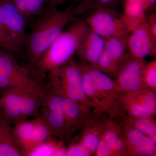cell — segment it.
Listing matches in <instances>:
<instances>
[{
	"instance_id": "6da1fadb",
	"label": "cell",
	"mask_w": 156,
	"mask_h": 156,
	"mask_svg": "<svg viewBox=\"0 0 156 156\" xmlns=\"http://www.w3.org/2000/svg\"><path fill=\"white\" fill-rule=\"evenodd\" d=\"M76 14L72 7L62 10L45 7L41 13L35 17L24 46L31 71L67 26L77 19Z\"/></svg>"
},
{
	"instance_id": "7a4b0ae2",
	"label": "cell",
	"mask_w": 156,
	"mask_h": 156,
	"mask_svg": "<svg viewBox=\"0 0 156 156\" xmlns=\"http://www.w3.org/2000/svg\"><path fill=\"white\" fill-rule=\"evenodd\" d=\"M43 79L33 75L26 83L0 92L2 115L7 122L15 124L38 115L50 87Z\"/></svg>"
},
{
	"instance_id": "3957f363",
	"label": "cell",
	"mask_w": 156,
	"mask_h": 156,
	"mask_svg": "<svg viewBox=\"0 0 156 156\" xmlns=\"http://www.w3.org/2000/svg\"><path fill=\"white\" fill-rule=\"evenodd\" d=\"M66 28L37 62L31 70L37 77L44 78L53 70L67 63L76 54L90 30L86 21L76 20Z\"/></svg>"
},
{
	"instance_id": "277c9868",
	"label": "cell",
	"mask_w": 156,
	"mask_h": 156,
	"mask_svg": "<svg viewBox=\"0 0 156 156\" xmlns=\"http://www.w3.org/2000/svg\"><path fill=\"white\" fill-rule=\"evenodd\" d=\"M85 93L93 107L115 114L116 104H120L115 83L108 75L96 68L80 65Z\"/></svg>"
},
{
	"instance_id": "5b68a950",
	"label": "cell",
	"mask_w": 156,
	"mask_h": 156,
	"mask_svg": "<svg viewBox=\"0 0 156 156\" xmlns=\"http://www.w3.org/2000/svg\"><path fill=\"white\" fill-rule=\"evenodd\" d=\"M48 79L51 88L75 101L86 111L93 107L84 90L80 66L73 59L48 73Z\"/></svg>"
},
{
	"instance_id": "8992f818",
	"label": "cell",
	"mask_w": 156,
	"mask_h": 156,
	"mask_svg": "<svg viewBox=\"0 0 156 156\" xmlns=\"http://www.w3.org/2000/svg\"><path fill=\"white\" fill-rule=\"evenodd\" d=\"M15 138L23 156H30L39 146L53 137L48 126L39 115L23 120L13 126Z\"/></svg>"
},
{
	"instance_id": "52a82bcc",
	"label": "cell",
	"mask_w": 156,
	"mask_h": 156,
	"mask_svg": "<svg viewBox=\"0 0 156 156\" xmlns=\"http://www.w3.org/2000/svg\"><path fill=\"white\" fill-rule=\"evenodd\" d=\"M32 76L30 69L20 65L12 53L0 48V92L26 83Z\"/></svg>"
},
{
	"instance_id": "ba28073f",
	"label": "cell",
	"mask_w": 156,
	"mask_h": 156,
	"mask_svg": "<svg viewBox=\"0 0 156 156\" xmlns=\"http://www.w3.org/2000/svg\"><path fill=\"white\" fill-rule=\"evenodd\" d=\"M145 66L143 59L132 58L120 68L115 81L119 93L132 94L147 89L143 77Z\"/></svg>"
},
{
	"instance_id": "9c48e42d",
	"label": "cell",
	"mask_w": 156,
	"mask_h": 156,
	"mask_svg": "<svg viewBox=\"0 0 156 156\" xmlns=\"http://www.w3.org/2000/svg\"><path fill=\"white\" fill-rule=\"evenodd\" d=\"M86 21L92 31L105 39L127 37L129 33L122 18L106 10L95 11Z\"/></svg>"
},
{
	"instance_id": "30bf717a",
	"label": "cell",
	"mask_w": 156,
	"mask_h": 156,
	"mask_svg": "<svg viewBox=\"0 0 156 156\" xmlns=\"http://www.w3.org/2000/svg\"><path fill=\"white\" fill-rule=\"evenodd\" d=\"M119 95V102L131 117L152 118L156 114L155 93L145 89L132 94Z\"/></svg>"
},
{
	"instance_id": "8fae6325",
	"label": "cell",
	"mask_w": 156,
	"mask_h": 156,
	"mask_svg": "<svg viewBox=\"0 0 156 156\" xmlns=\"http://www.w3.org/2000/svg\"><path fill=\"white\" fill-rule=\"evenodd\" d=\"M130 32L126 43L132 58L143 59L155 54L156 41L151 34L148 23L146 21Z\"/></svg>"
},
{
	"instance_id": "7c38bea8",
	"label": "cell",
	"mask_w": 156,
	"mask_h": 156,
	"mask_svg": "<svg viewBox=\"0 0 156 156\" xmlns=\"http://www.w3.org/2000/svg\"><path fill=\"white\" fill-rule=\"evenodd\" d=\"M5 23L9 36L21 49L24 47L27 33L28 20L14 5L12 0H2Z\"/></svg>"
},
{
	"instance_id": "4fadbf2b",
	"label": "cell",
	"mask_w": 156,
	"mask_h": 156,
	"mask_svg": "<svg viewBox=\"0 0 156 156\" xmlns=\"http://www.w3.org/2000/svg\"><path fill=\"white\" fill-rule=\"evenodd\" d=\"M127 37H112L105 39L104 51L96 66L97 69L107 74L118 72L119 64L125 56Z\"/></svg>"
},
{
	"instance_id": "5bb4252c",
	"label": "cell",
	"mask_w": 156,
	"mask_h": 156,
	"mask_svg": "<svg viewBox=\"0 0 156 156\" xmlns=\"http://www.w3.org/2000/svg\"><path fill=\"white\" fill-rule=\"evenodd\" d=\"M38 115L48 126L52 136L64 140L73 134L65 116L63 108H41Z\"/></svg>"
},
{
	"instance_id": "9a60e30c",
	"label": "cell",
	"mask_w": 156,
	"mask_h": 156,
	"mask_svg": "<svg viewBox=\"0 0 156 156\" xmlns=\"http://www.w3.org/2000/svg\"><path fill=\"white\" fill-rule=\"evenodd\" d=\"M105 40L90 30L76 54L84 61L96 67L104 51Z\"/></svg>"
},
{
	"instance_id": "2e32d148",
	"label": "cell",
	"mask_w": 156,
	"mask_h": 156,
	"mask_svg": "<svg viewBox=\"0 0 156 156\" xmlns=\"http://www.w3.org/2000/svg\"><path fill=\"white\" fill-rule=\"evenodd\" d=\"M23 156L13 131V126L4 119L0 121V156Z\"/></svg>"
},
{
	"instance_id": "e0dca14e",
	"label": "cell",
	"mask_w": 156,
	"mask_h": 156,
	"mask_svg": "<svg viewBox=\"0 0 156 156\" xmlns=\"http://www.w3.org/2000/svg\"><path fill=\"white\" fill-rule=\"evenodd\" d=\"M145 9L143 0H126L125 13L122 18L129 33L147 21Z\"/></svg>"
},
{
	"instance_id": "ac0fdd59",
	"label": "cell",
	"mask_w": 156,
	"mask_h": 156,
	"mask_svg": "<svg viewBox=\"0 0 156 156\" xmlns=\"http://www.w3.org/2000/svg\"><path fill=\"white\" fill-rule=\"evenodd\" d=\"M63 112L73 133L86 123V116L88 112L82 108L75 101L64 96Z\"/></svg>"
},
{
	"instance_id": "d6986e66",
	"label": "cell",
	"mask_w": 156,
	"mask_h": 156,
	"mask_svg": "<svg viewBox=\"0 0 156 156\" xmlns=\"http://www.w3.org/2000/svg\"><path fill=\"white\" fill-rule=\"evenodd\" d=\"M120 128L117 126L107 127L104 131L101 139L103 140L111 152L112 156L126 154V144Z\"/></svg>"
},
{
	"instance_id": "ffe728a7",
	"label": "cell",
	"mask_w": 156,
	"mask_h": 156,
	"mask_svg": "<svg viewBox=\"0 0 156 156\" xmlns=\"http://www.w3.org/2000/svg\"><path fill=\"white\" fill-rule=\"evenodd\" d=\"M131 127L137 129L148 136L156 144V122L152 118L131 117Z\"/></svg>"
},
{
	"instance_id": "44dd1931",
	"label": "cell",
	"mask_w": 156,
	"mask_h": 156,
	"mask_svg": "<svg viewBox=\"0 0 156 156\" xmlns=\"http://www.w3.org/2000/svg\"><path fill=\"white\" fill-rule=\"evenodd\" d=\"M66 150L51 138L37 148L30 156H66Z\"/></svg>"
},
{
	"instance_id": "7402d4cb",
	"label": "cell",
	"mask_w": 156,
	"mask_h": 156,
	"mask_svg": "<svg viewBox=\"0 0 156 156\" xmlns=\"http://www.w3.org/2000/svg\"><path fill=\"white\" fill-rule=\"evenodd\" d=\"M97 128L89 131H85L79 143L83 146V147L88 152L89 154H95L98 145L99 143L103 131L98 132Z\"/></svg>"
},
{
	"instance_id": "603a6c76",
	"label": "cell",
	"mask_w": 156,
	"mask_h": 156,
	"mask_svg": "<svg viewBox=\"0 0 156 156\" xmlns=\"http://www.w3.org/2000/svg\"><path fill=\"white\" fill-rule=\"evenodd\" d=\"M143 77L144 83L151 91L156 93V61L154 60L147 66L144 69Z\"/></svg>"
},
{
	"instance_id": "cb8c5ba5",
	"label": "cell",
	"mask_w": 156,
	"mask_h": 156,
	"mask_svg": "<svg viewBox=\"0 0 156 156\" xmlns=\"http://www.w3.org/2000/svg\"><path fill=\"white\" fill-rule=\"evenodd\" d=\"M0 48L10 53H19L22 49L9 36L0 30Z\"/></svg>"
},
{
	"instance_id": "d4e9b609",
	"label": "cell",
	"mask_w": 156,
	"mask_h": 156,
	"mask_svg": "<svg viewBox=\"0 0 156 156\" xmlns=\"http://www.w3.org/2000/svg\"><path fill=\"white\" fill-rule=\"evenodd\" d=\"M87 151L80 144H73L70 146L66 149V156H89Z\"/></svg>"
},
{
	"instance_id": "484cf974",
	"label": "cell",
	"mask_w": 156,
	"mask_h": 156,
	"mask_svg": "<svg viewBox=\"0 0 156 156\" xmlns=\"http://www.w3.org/2000/svg\"><path fill=\"white\" fill-rule=\"evenodd\" d=\"M14 5L28 20V14L30 0H12Z\"/></svg>"
},
{
	"instance_id": "4316f807",
	"label": "cell",
	"mask_w": 156,
	"mask_h": 156,
	"mask_svg": "<svg viewBox=\"0 0 156 156\" xmlns=\"http://www.w3.org/2000/svg\"><path fill=\"white\" fill-rule=\"evenodd\" d=\"M0 30L4 33V34H6V35L9 36L10 37L9 35L8 34L7 29H6L5 23V15H4V8H3L2 0H0Z\"/></svg>"
},
{
	"instance_id": "83f0119b",
	"label": "cell",
	"mask_w": 156,
	"mask_h": 156,
	"mask_svg": "<svg viewBox=\"0 0 156 156\" xmlns=\"http://www.w3.org/2000/svg\"><path fill=\"white\" fill-rule=\"evenodd\" d=\"M68 0H47L46 7L48 8H58V6L66 2Z\"/></svg>"
},
{
	"instance_id": "f1b7e54d",
	"label": "cell",
	"mask_w": 156,
	"mask_h": 156,
	"mask_svg": "<svg viewBox=\"0 0 156 156\" xmlns=\"http://www.w3.org/2000/svg\"><path fill=\"white\" fill-rule=\"evenodd\" d=\"M113 0H99V2L102 4H107L110 3Z\"/></svg>"
},
{
	"instance_id": "f546056e",
	"label": "cell",
	"mask_w": 156,
	"mask_h": 156,
	"mask_svg": "<svg viewBox=\"0 0 156 156\" xmlns=\"http://www.w3.org/2000/svg\"><path fill=\"white\" fill-rule=\"evenodd\" d=\"M156 0H148V4H150V5H154L156 3Z\"/></svg>"
},
{
	"instance_id": "4dcf8cb0",
	"label": "cell",
	"mask_w": 156,
	"mask_h": 156,
	"mask_svg": "<svg viewBox=\"0 0 156 156\" xmlns=\"http://www.w3.org/2000/svg\"><path fill=\"white\" fill-rule=\"evenodd\" d=\"M2 119V106H1V101H0V121Z\"/></svg>"
},
{
	"instance_id": "1f68e13d",
	"label": "cell",
	"mask_w": 156,
	"mask_h": 156,
	"mask_svg": "<svg viewBox=\"0 0 156 156\" xmlns=\"http://www.w3.org/2000/svg\"><path fill=\"white\" fill-rule=\"evenodd\" d=\"M143 1L145 3L146 8L147 6L148 5V0H143Z\"/></svg>"
}]
</instances>
